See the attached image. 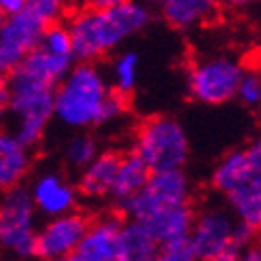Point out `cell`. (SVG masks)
I'll list each match as a JSON object with an SVG mask.
<instances>
[{
	"mask_svg": "<svg viewBox=\"0 0 261 261\" xmlns=\"http://www.w3.org/2000/svg\"><path fill=\"white\" fill-rule=\"evenodd\" d=\"M111 83L96 62H74L54 89V119L70 129L94 127Z\"/></svg>",
	"mask_w": 261,
	"mask_h": 261,
	"instance_id": "7a4b0ae2",
	"label": "cell"
},
{
	"mask_svg": "<svg viewBox=\"0 0 261 261\" xmlns=\"http://www.w3.org/2000/svg\"><path fill=\"white\" fill-rule=\"evenodd\" d=\"M147 3L170 28L180 32L211 23L219 13L217 0H147Z\"/></svg>",
	"mask_w": 261,
	"mask_h": 261,
	"instance_id": "5bb4252c",
	"label": "cell"
},
{
	"mask_svg": "<svg viewBox=\"0 0 261 261\" xmlns=\"http://www.w3.org/2000/svg\"><path fill=\"white\" fill-rule=\"evenodd\" d=\"M191 202V180L185 174V168L176 170H160L151 172L145 187L132 198L117 204V211L123 219L145 221L153 213L168 206H180Z\"/></svg>",
	"mask_w": 261,
	"mask_h": 261,
	"instance_id": "8992f818",
	"label": "cell"
},
{
	"mask_svg": "<svg viewBox=\"0 0 261 261\" xmlns=\"http://www.w3.org/2000/svg\"><path fill=\"white\" fill-rule=\"evenodd\" d=\"M158 251L160 242L153 238V233L145 225L129 219L123 221L117 261H155Z\"/></svg>",
	"mask_w": 261,
	"mask_h": 261,
	"instance_id": "ffe728a7",
	"label": "cell"
},
{
	"mask_svg": "<svg viewBox=\"0 0 261 261\" xmlns=\"http://www.w3.org/2000/svg\"><path fill=\"white\" fill-rule=\"evenodd\" d=\"M47 25L32 11L21 9L0 21V76H7L17 64L38 47Z\"/></svg>",
	"mask_w": 261,
	"mask_h": 261,
	"instance_id": "9c48e42d",
	"label": "cell"
},
{
	"mask_svg": "<svg viewBox=\"0 0 261 261\" xmlns=\"http://www.w3.org/2000/svg\"><path fill=\"white\" fill-rule=\"evenodd\" d=\"M70 0H25V9L32 11L45 25L62 21L66 15Z\"/></svg>",
	"mask_w": 261,
	"mask_h": 261,
	"instance_id": "484cf974",
	"label": "cell"
},
{
	"mask_svg": "<svg viewBox=\"0 0 261 261\" xmlns=\"http://www.w3.org/2000/svg\"><path fill=\"white\" fill-rule=\"evenodd\" d=\"M119 158H121V153H117V151H100L85 168L79 170V180L74 185L76 193L85 200L109 198L117 166H119Z\"/></svg>",
	"mask_w": 261,
	"mask_h": 261,
	"instance_id": "9a60e30c",
	"label": "cell"
},
{
	"mask_svg": "<svg viewBox=\"0 0 261 261\" xmlns=\"http://www.w3.org/2000/svg\"><path fill=\"white\" fill-rule=\"evenodd\" d=\"M9 100H11V91H9L7 79H5V76H0V113H5V111H7Z\"/></svg>",
	"mask_w": 261,
	"mask_h": 261,
	"instance_id": "836d02e7",
	"label": "cell"
},
{
	"mask_svg": "<svg viewBox=\"0 0 261 261\" xmlns=\"http://www.w3.org/2000/svg\"><path fill=\"white\" fill-rule=\"evenodd\" d=\"M30 151L11 129H0V193L23 185V178L32 168Z\"/></svg>",
	"mask_w": 261,
	"mask_h": 261,
	"instance_id": "2e32d148",
	"label": "cell"
},
{
	"mask_svg": "<svg viewBox=\"0 0 261 261\" xmlns=\"http://www.w3.org/2000/svg\"><path fill=\"white\" fill-rule=\"evenodd\" d=\"M47 261H87L85 257H81L79 253H70V255H64V257H58V259H47Z\"/></svg>",
	"mask_w": 261,
	"mask_h": 261,
	"instance_id": "d590c367",
	"label": "cell"
},
{
	"mask_svg": "<svg viewBox=\"0 0 261 261\" xmlns=\"http://www.w3.org/2000/svg\"><path fill=\"white\" fill-rule=\"evenodd\" d=\"M149 174H151L149 166L142 162L134 151L121 153L119 166H117V172H115L113 185L109 191V198L115 202V206L121 204L127 198H132L134 193H138L142 187H145Z\"/></svg>",
	"mask_w": 261,
	"mask_h": 261,
	"instance_id": "d6986e66",
	"label": "cell"
},
{
	"mask_svg": "<svg viewBox=\"0 0 261 261\" xmlns=\"http://www.w3.org/2000/svg\"><path fill=\"white\" fill-rule=\"evenodd\" d=\"M83 7H111V5H119L125 0H81Z\"/></svg>",
	"mask_w": 261,
	"mask_h": 261,
	"instance_id": "e575fe53",
	"label": "cell"
},
{
	"mask_svg": "<svg viewBox=\"0 0 261 261\" xmlns=\"http://www.w3.org/2000/svg\"><path fill=\"white\" fill-rule=\"evenodd\" d=\"M233 223H236V217L231 215L229 208L223 206H208L195 213L187 240L191 242L200 261L229 249Z\"/></svg>",
	"mask_w": 261,
	"mask_h": 261,
	"instance_id": "30bf717a",
	"label": "cell"
},
{
	"mask_svg": "<svg viewBox=\"0 0 261 261\" xmlns=\"http://www.w3.org/2000/svg\"><path fill=\"white\" fill-rule=\"evenodd\" d=\"M28 189H30L36 213H41L47 219L74 211L76 202H79L76 187L70 185L60 172L38 174L32 182V187H28Z\"/></svg>",
	"mask_w": 261,
	"mask_h": 261,
	"instance_id": "7c38bea8",
	"label": "cell"
},
{
	"mask_svg": "<svg viewBox=\"0 0 261 261\" xmlns=\"http://www.w3.org/2000/svg\"><path fill=\"white\" fill-rule=\"evenodd\" d=\"M38 47L49 51L54 56H62V58H72V41H70V32L68 25L56 21L49 23L47 28L41 34V41H38ZM74 60V58H72Z\"/></svg>",
	"mask_w": 261,
	"mask_h": 261,
	"instance_id": "cb8c5ba5",
	"label": "cell"
},
{
	"mask_svg": "<svg viewBox=\"0 0 261 261\" xmlns=\"http://www.w3.org/2000/svg\"><path fill=\"white\" fill-rule=\"evenodd\" d=\"M123 217L117 213L102 215L89 225L76 246V253L87 261H115L119 251V236L123 227Z\"/></svg>",
	"mask_w": 261,
	"mask_h": 261,
	"instance_id": "4fadbf2b",
	"label": "cell"
},
{
	"mask_svg": "<svg viewBox=\"0 0 261 261\" xmlns=\"http://www.w3.org/2000/svg\"><path fill=\"white\" fill-rule=\"evenodd\" d=\"M87 225H89V219L76 211L49 217L47 223L41 229H36L34 257L47 261V259H58V257L74 253Z\"/></svg>",
	"mask_w": 261,
	"mask_h": 261,
	"instance_id": "8fae6325",
	"label": "cell"
},
{
	"mask_svg": "<svg viewBox=\"0 0 261 261\" xmlns=\"http://www.w3.org/2000/svg\"><path fill=\"white\" fill-rule=\"evenodd\" d=\"M132 151L149 166L151 172H160L185 168L191 145L176 117L153 115L138 125Z\"/></svg>",
	"mask_w": 261,
	"mask_h": 261,
	"instance_id": "3957f363",
	"label": "cell"
},
{
	"mask_svg": "<svg viewBox=\"0 0 261 261\" xmlns=\"http://www.w3.org/2000/svg\"><path fill=\"white\" fill-rule=\"evenodd\" d=\"M155 261H200V259L195 255L191 242L187 238H180V240L160 244Z\"/></svg>",
	"mask_w": 261,
	"mask_h": 261,
	"instance_id": "83f0119b",
	"label": "cell"
},
{
	"mask_svg": "<svg viewBox=\"0 0 261 261\" xmlns=\"http://www.w3.org/2000/svg\"><path fill=\"white\" fill-rule=\"evenodd\" d=\"M138 66L140 60L136 51H121L111 64V87L119 94L129 96L138 83Z\"/></svg>",
	"mask_w": 261,
	"mask_h": 261,
	"instance_id": "7402d4cb",
	"label": "cell"
},
{
	"mask_svg": "<svg viewBox=\"0 0 261 261\" xmlns=\"http://www.w3.org/2000/svg\"><path fill=\"white\" fill-rule=\"evenodd\" d=\"M244 153H246V158H249V164L253 170L261 172V136H257L249 147H244Z\"/></svg>",
	"mask_w": 261,
	"mask_h": 261,
	"instance_id": "f1b7e54d",
	"label": "cell"
},
{
	"mask_svg": "<svg viewBox=\"0 0 261 261\" xmlns=\"http://www.w3.org/2000/svg\"><path fill=\"white\" fill-rule=\"evenodd\" d=\"M115 261H117V259H115Z\"/></svg>",
	"mask_w": 261,
	"mask_h": 261,
	"instance_id": "74e56055",
	"label": "cell"
},
{
	"mask_svg": "<svg viewBox=\"0 0 261 261\" xmlns=\"http://www.w3.org/2000/svg\"><path fill=\"white\" fill-rule=\"evenodd\" d=\"M219 7H227V9H249L259 5L261 0H217Z\"/></svg>",
	"mask_w": 261,
	"mask_h": 261,
	"instance_id": "1f68e13d",
	"label": "cell"
},
{
	"mask_svg": "<svg viewBox=\"0 0 261 261\" xmlns=\"http://www.w3.org/2000/svg\"><path fill=\"white\" fill-rule=\"evenodd\" d=\"M246 66L233 56H206L195 60L187 70V94L191 100L219 107L236 98L238 83Z\"/></svg>",
	"mask_w": 261,
	"mask_h": 261,
	"instance_id": "277c9868",
	"label": "cell"
},
{
	"mask_svg": "<svg viewBox=\"0 0 261 261\" xmlns=\"http://www.w3.org/2000/svg\"><path fill=\"white\" fill-rule=\"evenodd\" d=\"M0 21H3V13H0Z\"/></svg>",
	"mask_w": 261,
	"mask_h": 261,
	"instance_id": "8d00e7d4",
	"label": "cell"
},
{
	"mask_svg": "<svg viewBox=\"0 0 261 261\" xmlns=\"http://www.w3.org/2000/svg\"><path fill=\"white\" fill-rule=\"evenodd\" d=\"M249 172H251V164H249V158H246L244 149H233V151L225 153L223 158L217 162L213 176H211L213 189L219 191L221 195H225Z\"/></svg>",
	"mask_w": 261,
	"mask_h": 261,
	"instance_id": "44dd1931",
	"label": "cell"
},
{
	"mask_svg": "<svg viewBox=\"0 0 261 261\" xmlns=\"http://www.w3.org/2000/svg\"><path fill=\"white\" fill-rule=\"evenodd\" d=\"M74 64L72 58L54 56L49 51L34 47L5 79L11 94H25V91H47L56 89L64 74Z\"/></svg>",
	"mask_w": 261,
	"mask_h": 261,
	"instance_id": "52a82bcc",
	"label": "cell"
},
{
	"mask_svg": "<svg viewBox=\"0 0 261 261\" xmlns=\"http://www.w3.org/2000/svg\"><path fill=\"white\" fill-rule=\"evenodd\" d=\"M98 153H100V149H98V142L94 136L76 134L66 142V147H64V160H66V164L72 170H81Z\"/></svg>",
	"mask_w": 261,
	"mask_h": 261,
	"instance_id": "603a6c76",
	"label": "cell"
},
{
	"mask_svg": "<svg viewBox=\"0 0 261 261\" xmlns=\"http://www.w3.org/2000/svg\"><path fill=\"white\" fill-rule=\"evenodd\" d=\"M223 198L233 217L253 227L257 233L261 231V172L251 168V172Z\"/></svg>",
	"mask_w": 261,
	"mask_h": 261,
	"instance_id": "e0dca14e",
	"label": "cell"
},
{
	"mask_svg": "<svg viewBox=\"0 0 261 261\" xmlns=\"http://www.w3.org/2000/svg\"><path fill=\"white\" fill-rule=\"evenodd\" d=\"M21 9H25V0H0V13L3 15H13Z\"/></svg>",
	"mask_w": 261,
	"mask_h": 261,
	"instance_id": "4dcf8cb0",
	"label": "cell"
},
{
	"mask_svg": "<svg viewBox=\"0 0 261 261\" xmlns=\"http://www.w3.org/2000/svg\"><path fill=\"white\" fill-rule=\"evenodd\" d=\"M236 98L249 109H261V70H249L246 68L242 79L238 83Z\"/></svg>",
	"mask_w": 261,
	"mask_h": 261,
	"instance_id": "d4e9b609",
	"label": "cell"
},
{
	"mask_svg": "<svg viewBox=\"0 0 261 261\" xmlns=\"http://www.w3.org/2000/svg\"><path fill=\"white\" fill-rule=\"evenodd\" d=\"M193 217H195V211L189 202V204H180V206L162 208V211L153 213L151 217H147L145 221H138V223L145 225L160 244H166L172 240L187 238L191 223H193Z\"/></svg>",
	"mask_w": 261,
	"mask_h": 261,
	"instance_id": "ac0fdd59",
	"label": "cell"
},
{
	"mask_svg": "<svg viewBox=\"0 0 261 261\" xmlns=\"http://www.w3.org/2000/svg\"><path fill=\"white\" fill-rule=\"evenodd\" d=\"M233 261H261V244H249L236 255Z\"/></svg>",
	"mask_w": 261,
	"mask_h": 261,
	"instance_id": "f546056e",
	"label": "cell"
},
{
	"mask_svg": "<svg viewBox=\"0 0 261 261\" xmlns=\"http://www.w3.org/2000/svg\"><path fill=\"white\" fill-rule=\"evenodd\" d=\"M36 208L30 189L17 185L0 198V249L17 259H34Z\"/></svg>",
	"mask_w": 261,
	"mask_h": 261,
	"instance_id": "5b68a950",
	"label": "cell"
},
{
	"mask_svg": "<svg viewBox=\"0 0 261 261\" xmlns=\"http://www.w3.org/2000/svg\"><path fill=\"white\" fill-rule=\"evenodd\" d=\"M15 127L11 129L21 145L34 149L43 140L47 125L54 119V89L11 94L7 111Z\"/></svg>",
	"mask_w": 261,
	"mask_h": 261,
	"instance_id": "ba28073f",
	"label": "cell"
},
{
	"mask_svg": "<svg viewBox=\"0 0 261 261\" xmlns=\"http://www.w3.org/2000/svg\"><path fill=\"white\" fill-rule=\"evenodd\" d=\"M125 113H127V96L125 94H119V91H115V89H111L109 96L104 98L102 107H100L96 125L113 123V121L119 119V117H123Z\"/></svg>",
	"mask_w": 261,
	"mask_h": 261,
	"instance_id": "4316f807",
	"label": "cell"
},
{
	"mask_svg": "<svg viewBox=\"0 0 261 261\" xmlns=\"http://www.w3.org/2000/svg\"><path fill=\"white\" fill-rule=\"evenodd\" d=\"M153 19L147 0H125L111 7H83L66 21L74 62H98L142 32Z\"/></svg>",
	"mask_w": 261,
	"mask_h": 261,
	"instance_id": "6da1fadb",
	"label": "cell"
},
{
	"mask_svg": "<svg viewBox=\"0 0 261 261\" xmlns=\"http://www.w3.org/2000/svg\"><path fill=\"white\" fill-rule=\"evenodd\" d=\"M240 251H242V249H238V246L231 244L229 249H225L223 253H219V255H215V257H208V259H202V261H233Z\"/></svg>",
	"mask_w": 261,
	"mask_h": 261,
	"instance_id": "d6a6232c",
	"label": "cell"
}]
</instances>
